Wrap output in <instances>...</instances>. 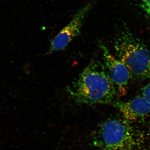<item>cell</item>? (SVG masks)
<instances>
[{"label": "cell", "mask_w": 150, "mask_h": 150, "mask_svg": "<svg viewBox=\"0 0 150 150\" xmlns=\"http://www.w3.org/2000/svg\"><path fill=\"white\" fill-rule=\"evenodd\" d=\"M142 93V96L150 103V83L144 87Z\"/></svg>", "instance_id": "ba28073f"}, {"label": "cell", "mask_w": 150, "mask_h": 150, "mask_svg": "<svg viewBox=\"0 0 150 150\" xmlns=\"http://www.w3.org/2000/svg\"><path fill=\"white\" fill-rule=\"evenodd\" d=\"M94 4V0L89 2L78 11L69 23L61 30L52 40L48 53L64 49L74 38L80 34L84 21Z\"/></svg>", "instance_id": "5b68a950"}, {"label": "cell", "mask_w": 150, "mask_h": 150, "mask_svg": "<svg viewBox=\"0 0 150 150\" xmlns=\"http://www.w3.org/2000/svg\"><path fill=\"white\" fill-rule=\"evenodd\" d=\"M86 140L88 150H144V131L122 118H107L95 126Z\"/></svg>", "instance_id": "6da1fadb"}, {"label": "cell", "mask_w": 150, "mask_h": 150, "mask_svg": "<svg viewBox=\"0 0 150 150\" xmlns=\"http://www.w3.org/2000/svg\"><path fill=\"white\" fill-rule=\"evenodd\" d=\"M147 77L150 80V67L149 70V71H148L147 75Z\"/></svg>", "instance_id": "9c48e42d"}, {"label": "cell", "mask_w": 150, "mask_h": 150, "mask_svg": "<svg viewBox=\"0 0 150 150\" xmlns=\"http://www.w3.org/2000/svg\"><path fill=\"white\" fill-rule=\"evenodd\" d=\"M112 105L120 111L122 117L131 123L144 120L150 113V103L143 96L127 101H115Z\"/></svg>", "instance_id": "8992f818"}, {"label": "cell", "mask_w": 150, "mask_h": 150, "mask_svg": "<svg viewBox=\"0 0 150 150\" xmlns=\"http://www.w3.org/2000/svg\"><path fill=\"white\" fill-rule=\"evenodd\" d=\"M99 46L102 51L106 71L118 93L123 96L127 93L132 74L123 62L113 56L104 45L100 44Z\"/></svg>", "instance_id": "277c9868"}, {"label": "cell", "mask_w": 150, "mask_h": 150, "mask_svg": "<svg viewBox=\"0 0 150 150\" xmlns=\"http://www.w3.org/2000/svg\"><path fill=\"white\" fill-rule=\"evenodd\" d=\"M141 5L150 20V0H141Z\"/></svg>", "instance_id": "52a82bcc"}, {"label": "cell", "mask_w": 150, "mask_h": 150, "mask_svg": "<svg viewBox=\"0 0 150 150\" xmlns=\"http://www.w3.org/2000/svg\"><path fill=\"white\" fill-rule=\"evenodd\" d=\"M116 57L127 67L132 75L147 77L150 67V51L134 35L123 33L115 41Z\"/></svg>", "instance_id": "3957f363"}, {"label": "cell", "mask_w": 150, "mask_h": 150, "mask_svg": "<svg viewBox=\"0 0 150 150\" xmlns=\"http://www.w3.org/2000/svg\"><path fill=\"white\" fill-rule=\"evenodd\" d=\"M67 90L71 98L79 105L112 104L118 93L105 66L93 60Z\"/></svg>", "instance_id": "7a4b0ae2"}]
</instances>
